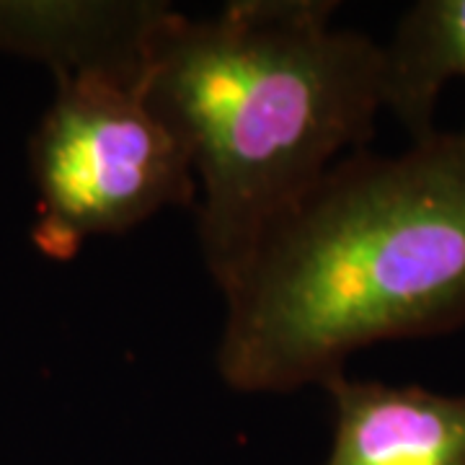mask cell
<instances>
[{
  "label": "cell",
  "mask_w": 465,
  "mask_h": 465,
  "mask_svg": "<svg viewBox=\"0 0 465 465\" xmlns=\"http://www.w3.org/2000/svg\"><path fill=\"white\" fill-rule=\"evenodd\" d=\"M458 78L465 81V0L416 3L382 47V104L411 143L437 133L440 94Z\"/></svg>",
  "instance_id": "5"
},
{
  "label": "cell",
  "mask_w": 465,
  "mask_h": 465,
  "mask_svg": "<svg viewBox=\"0 0 465 465\" xmlns=\"http://www.w3.org/2000/svg\"><path fill=\"white\" fill-rule=\"evenodd\" d=\"M223 298L217 372L238 393L323 388L357 349L465 326L463 130L341 158Z\"/></svg>",
  "instance_id": "1"
},
{
  "label": "cell",
  "mask_w": 465,
  "mask_h": 465,
  "mask_svg": "<svg viewBox=\"0 0 465 465\" xmlns=\"http://www.w3.org/2000/svg\"><path fill=\"white\" fill-rule=\"evenodd\" d=\"M333 440L323 465H465V393L351 381L323 385Z\"/></svg>",
  "instance_id": "4"
},
{
  "label": "cell",
  "mask_w": 465,
  "mask_h": 465,
  "mask_svg": "<svg viewBox=\"0 0 465 465\" xmlns=\"http://www.w3.org/2000/svg\"><path fill=\"white\" fill-rule=\"evenodd\" d=\"M336 3L235 0L173 11L153 39L145 94L197 176L202 259L225 292L264 235L326 171L372 140L382 47L336 29Z\"/></svg>",
  "instance_id": "2"
},
{
  "label": "cell",
  "mask_w": 465,
  "mask_h": 465,
  "mask_svg": "<svg viewBox=\"0 0 465 465\" xmlns=\"http://www.w3.org/2000/svg\"><path fill=\"white\" fill-rule=\"evenodd\" d=\"M32 145L39 189L36 246L70 259L85 238L119 235L166 207L197 204L183 137L148 99L145 81L57 78Z\"/></svg>",
  "instance_id": "3"
}]
</instances>
